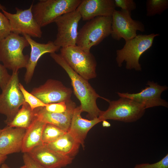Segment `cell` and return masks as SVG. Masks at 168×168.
<instances>
[{
    "mask_svg": "<svg viewBox=\"0 0 168 168\" xmlns=\"http://www.w3.org/2000/svg\"><path fill=\"white\" fill-rule=\"evenodd\" d=\"M18 73L12 72L9 82L0 94V114L6 116L7 124L13 120L20 107L25 102L19 87Z\"/></svg>",
    "mask_w": 168,
    "mask_h": 168,
    "instance_id": "obj_8",
    "label": "cell"
},
{
    "mask_svg": "<svg viewBox=\"0 0 168 168\" xmlns=\"http://www.w3.org/2000/svg\"><path fill=\"white\" fill-rule=\"evenodd\" d=\"M76 107L75 103L72 100L68 109L63 112H50L46 110L44 107H40L34 110L35 115L46 123L54 124L67 132L70 127L74 110Z\"/></svg>",
    "mask_w": 168,
    "mask_h": 168,
    "instance_id": "obj_19",
    "label": "cell"
},
{
    "mask_svg": "<svg viewBox=\"0 0 168 168\" xmlns=\"http://www.w3.org/2000/svg\"><path fill=\"white\" fill-rule=\"evenodd\" d=\"M112 37L119 41L122 38L125 41L130 40L137 35V31L143 32L145 26L141 21L134 20L131 17V13L115 9L112 16Z\"/></svg>",
    "mask_w": 168,
    "mask_h": 168,
    "instance_id": "obj_11",
    "label": "cell"
},
{
    "mask_svg": "<svg viewBox=\"0 0 168 168\" xmlns=\"http://www.w3.org/2000/svg\"><path fill=\"white\" fill-rule=\"evenodd\" d=\"M29 45L24 36L11 32L0 40V61L7 69L12 70V72L26 68L29 56L24 55L23 51Z\"/></svg>",
    "mask_w": 168,
    "mask_h": 168,
    "instance_id": "obj_2",
    "label": "cell"
},
{
    "mask_svg": "<svg viewBox=\"0 0 168 168\" xmlns=\"http://www.w3.org/2000/svg\"><path fill=\"white\" fill-rule=\"evenodd\" d=\"M44 144L52 150L73 158L81 145L68 132L55 141Z\"/></svg>",
    "mask_w": 168,
    "mask_h": 168,
    "instance_id": "obj_21",
    "label": "cell"
},
{
    "mask_svg": "<svg viewBox=\"0 0 168 168\" xmlns=\"http://www.w3.org/2000/svg\"><path fill=\"white\" fill-rule=\"evenodd\" d=\"M81 19L76 9L57 18L54 21L58 31L54 44L60 48L76 45L78 25Z\"/></svg>",
    "mask_w": 168,
    "mask_h": 168,
    "instance_id": "obj_10",
    "label": "cell"
},
{
    "mask_svg": "<svg viewBox=\"0 0 168 168\" xmlns=\"http://www.w3.org/2000/svg\"><path fill=\"white\" fill-rule=\"evenodd\" d=\"M160 35L159 34L137 35L132 40L125 42L122 48L116 51V62L120 67L125 62L126 68L141 71L142 67L139 63L141 56L152 46L154 38Z\"/></svg>",
    "mask_w": 168,
    "mask_h": 168,
    "instance_id": "obj_3",
    "label": "cell"
},
{
    "mask_svg": "<svg viewBox=\"0 0 168 168\" xmlns=\"http://www.w3.org/2000/svg\"><path fill=\"white\" fill-rule=\"evenodd\" d=\"M50 56L67 73L71 80L74 94L80 102L83 112L87 113V117L93 119L98 118L101 110L98 107L96 100L101 98L86 80L75 72L68 64L60 54L56 53L50 54Z\"/></svg>",
    "mask_w": 168,
    "mask_h": 168,
    "instance_id": "obj_1",
    "label": "cell"
},
{
    "mask_svg": "<svg viewBox=\"0 0 168 168\" xmlns=\"http://www.w3.org/2000/svg\"><path fill=\"white\" fill-rule=\"evenodd\" d=\"M60 51L62 58L79 75L88 80L96 77L97 63L90 52H86L77 45L61 48Z\"/></svg>",
    "mask_w": 168,
    "mask_h": 168,
    "instance_id": "obj_7",
    "label": "cell"
},
{
    "mask_svg": "<svg viewBox=\"0 0 168 168\" xmlns=\"http://www.w3.org/2000/svg\"><path fill=\"white\" fill-rule=\"evenodd\" d=\"M30 93L44 103L48 104L71 100L72 91L61 82L49 79L43 84L33 88Z\"/></svg>",
    "mask_w": 168,
    "mask_h": 168,
    "instance_id": "obj_13",
    "label": "cell"
},
{
    "mask_svg": "<svg viewBox=\"0 0 168 168\" xmlns=\"http://www.w3.org/2000/svg\"><path fill=\"white\" fill-rule=\"evenodd\" d=\"M112 16H98L88 21L80 29L76 45L86 52L111 35Z\"/></svg>",
    "mask_w": 168,
    "mask_h": 168,
    "instance_id": "obj_4",
    "label": "cell"
},
{
    "mask_svg": "<svg viewBox=\"0 0 168 168\" xmlns=\"http://www.w3.org/2000/svg\"><path fill=\"white\" fill-rule=\"evenodd\" d=\"M33 2L29 8L23 10L16 7V13L2 11L9 21L12 32L23 35L40 38L42 34L41 27L35 19L32 12Z\"/></svg>",
    "mask_w": 168,
    "mask_h": 168,
    "instance_id": "obj_9",
    "label": "cell"
},
{
    "mask_svg": "<svg viewBox=\"0 0 168 168\" xmlns=\"http://www.w3.org/2000/svg\"><path fill=\"white\" fill-rule=\"evenodd\" d=\"M2 131V129H0V133H1Z\"/></svg>",
    "mask_w": 168,
    "mask_h": 168,
    "instance_id": "obj_36",
    "label": "cell"
},
{
    "mask_svg": "<svg viewBox=\"0 0 168 168\" xmlns=\"http://www.w3.org/2000/svg\"><path fill=\"white\" fill-rule=\"evenodd\" d=\"M0 10L2 11H6V9L4 6L2 5L0 3Z\"/></svg>",
    "mask_w": 168,
    "mask_h": 168,
    "instance_id": "obj_35",
    "label": "cell"
},
{
    "mask_svg": "<svg viewBox=\"0 0 168 168\" xmlns=\"http://www.w3.org/2000/svg\"><path fill=\"white\" fill-rule=\"evenodd\" d=\"M67 132L54 124L46 123L42 132L43 143L47 144L54 142Z\"/></svg>",
    "mask_w": 168,
    "mask_h": 168,
    "instance_id": "obj_23",
    "label": "cell"
},
{
    "mask_svg": "<svg viewBox=\"0 0 168 168\" xmlns=\"http://www.w3.org/2000/svg\"><path fill=\"white\" fill-rule=\"evenodd\" d=\"M82 112L80 105L75 108L70 127L67 132L84 148V140L88 132L94 126L102 121L98 118L90 120L83 119L81 115Z\"/></svg>",
    "mask_w": 168,
    "mask_h": 168,
    "instance_id": "obj_18",
    "label": "cell"
},
{
    "mask_svg": "<svg viewBox=\"0 0 168 168\" xmlns=\"http://www.w3.org/2000/svg\"><path fill=\"white\" fill-rule=\"evenodd\" d=\"M146 84L148 86L138 93L118 92L117 94L120 97L128 98L140 104L145 109L158 106L168 107L167 101L161 98L162 92L166 90L168 87L153 81H148Z\"/></svg>",
    "mask_w": 168,
    "mask_h": 168,
    "instance_id": "obj_12",
    "label": "cell"
},
{
    "mask_svg": "<svg viewBox=\"0 0 168 168\" xmlns=\"http://www.w3.org/2000/svg\"><path fill=\"white\" fill-rule=\"evenodd\" d=\"M108 109L102 111L98 118L102 121L111 119L125 123L135 122L144 114L146 109L140 104L130 99L121 97L115 100H106Z\"/></svg>",
    "mask_w": 168,
    "mask_h": 168,
    "instance_id": "obj_6",
    "label": "cell"
},
{
    "mask_svg": "<svg viewBox=\"0 0 168 168\" xmlns=\"http://www.w3.org/2000/svg\"><path fill=\"white\" fill-rule=\"evenodd\" d=\"M134 168H168V154L157 162L153 164H137Z\"/></svg>",
    "mask_w": 168,
    "mask_h": 168,
    "instance_id": "obj_28",
    "label": "cell"
},
{
    "mask_svg": "<svg viewBox=\"0 0 168 168\" xmlns=\"http://www.w3.org/2000/svg\"><path fill=\"white\" fill-rule=\"evenodd\" d=\"M23 159L27 168H44L35 161L27 153H24Z\"/></svg>",
    "mask_w": 168,
    "mask_h": 168,
    "instance_id": "obj_31",
    "label": "cell"
},
{
    "mask_svg": "<svg viewBox=\"0 0 168 168\" xmlns=\"http://www.w3.org/2000/svg\"><path fill=\"white\" fill-rule=\"evenodd\" d=\"M1 168H10L7 164L3 163L2 164ZM20 168H27L26 166L24 165L21 166Z\"/></svg>",
    "mask_w": 168,
    "mask_h": 168,
    "instance_id": "obj_34",
    "label": "cell"
},
{
    "mask_svg": "<svg viewBox=\"0 0 168 168\" xmlns=\"http://www.w3.org/2000/svg\"><path fill=\"white\" fill-rule=\"evenodd\" d=\"M82 0H40L33 5L34 17L41 27L54 22L58 17L75 11Z\"/></svg>",
    "mask_w": 168,
    "mask_h": 168,
    "instance_id": "obj_5",
    "label": "cell"
},
{
    "mask_svg": "<svg viewBox=\"0 0 168 168\" xmlns=\"http://www.w3.org/2000/svg\"><path fill=\"white\" fill-rule=\"evenodd\" d=\"M28 41L31 47L30 55L26 67L24 81L26 84L31 81L34 75L35 68L40 57L47 53H55L60 48L55 45L54 42L49 41L47 43H38L27 35H23Z\"/></svg>",
    "mask_w": 168,
    "mask_h": 168,
    "instance_id": "obj_16",
    "label": "cell"
},
{
    "mask_svg": "<svg viewBox=\"0 0 168 168\" xmlns=\"http://www.w3.org/2000/svg\"><path fill=\"white\" fill-rule=\"evenodd\" d=\"M115 7L120 8L121 10L131 13L136 8V5L133 0H114Z\"/></svg>",
    "mask_w": 168,
    "mask_h": 168,
    "instance_id": "obj_29",
    "label": "cell"
},
{
    "mask_svg": "<svg viewBox=\"0 0 168 168\" xmlns=\"http://www.w3.org/2000/svg\"><path fill=\"white\" fill-rule=\"evenodd\" d=\"M11 75L8 73L7 69L0 63V88L3 90L9 82Z\"/></svg>",
    "mask_w": 168,
    "mask_h": 168,
    "instance_id": "obj_30",
    "label": "cell"
},
{
    "mask_svg": "<svg viewBox=\"0 0 168 168\" xmlns=\"http://www.w3.org/2000/svg\"><path fill=\"white\" fill-rule=\"evenodd\" d=\"M19 87L25 102L28 104L32 110L38 107H44L47 105V104L44 103L30 93L20 83L19 84Z\"/></svg>",
    "mask_w": 168,
    "mask_h": 168,
    "instance_id": "obj_25",
    "label": "cell"
},
{
    "mask_svg": "<svg viewBox=\"0 0 168 168\" xmlns=\"http://www.w3.org/2000/svg\"><path fill=\"white\" fill-rule=\"evenodd\" d=\"M26 129L7 126L0 133V154L7 155L21 152Z\"/></svg>",
    "mask_w": 168,
    "mask_h": 168,
    "instance_id": "obj_17",
    "label": "cell"
},
{
    "mask_svg": "<svg viewBox=\"0 0 168 168\" xmlns=\"http://www.w3.org/2000/svg\"><path fill=\"white\" fill-rule=\"evenodd\" d=\"M27 153L44 168H62L71 164L73 159L49 149L44 144L36 147Z\"/></svg>",
    "mask_w": 168,
    "mask_h": 168,
    "instance_id": "obj_14",
    "label": "cell"
},
{
    "mask_svg": "<svg viewBox=\"0 0 168 168\" xmlns=\"http://www.w3.org/2000/svg\"><path fill=\"white\" fill-rule=\"evenodd\" d=\"M36 116L31 124L26 130L21 151L23 153H28L36 147L43 144L42 139V134L46 123L40 117Z\"/></svg>",
    "mask_w": 168,
    "mask_h": 168,
    "instance_id": "obj_20",
    "label": "cell"
},
{
    "mask_svg": "<svg viewBox=\"0 0 168 168\" xmlns=\"http://www.w3.org/2000/svg\"><path fill=\"white\" fill-rule=\"evenodd\" d=\"M72 100L67 101L51 103L47 104L44 107L47 111L56 113H60L65 111L68 108L69 104Z\"/></svg>",
    "mask_w": 168,
    "mask_h": 168,
    "instance_id": "obj_26",
    "label": "cell"
},
{
    "mask_svg": "<svg viewBox=\"0 0 168 168\" xmlns=\"http://www.w3.org/2000/svg\"><path fill=\"white\" fill-rule=\"evenodd\" d=\"M115 6L114 0H82L76 10L83 21L98 16H112Z\"/></svg>",
    "mask_w": 168,
    "mask_h": 168,
    "instance_id": "obj_15",
    "label": "cell"
},
{
    "mask_svg": "<svg viewBox=\"0 0 168 168\" xmlns=\"http://www.w3.org/2000/svg\"><path fill=\"white\" fill-rule=\"evenodd\" d=\"M102 126L103 127H109L110 126V124L106 121V120H103L102 121Z\"/></svg>",
    "mask_w": 168,
    "mask_h": 168,
    "instance_id": "obj_33",
    "label": "cell"
},
{
    "mask_svg": "<svg viewBox=\"0 0 168 168\" xmlns=\"http://www.w3.org/2000/svg\"><path fill=\"white\" fill-rule=\"evenodd\" d=\"M36 116L35 110H32L29 105L25 102L22 105L13 120L7 126L14 128L27 129L30 125Z\"/></svg>",
    "mask_w": 168,
    "mask_h": 168,
    "instance_id": "obj_22",
    "label": "cell"
},
{
    "mask_svg": "<svg viewBox=\"0 0 168 168\" xmlns=\"http://www.w3.org/2000/svg\"><path fill=\"white\" fill-rule=\"evenodd\" d=\"M7 156L0 154V165H2L7 159Z\"/></svg>",
    "mask_w": 168,
    "mask_h": 168,
    "instance_id": "obj_32",
    "label": "cell"
},
{
    "mask_svg": "<svg viewBox=\"0 0 168 168\" xmlns=\"http://www.w3.org/2000/svg\"><path fill=\"white\" fill-rule=\"evenodd\" d=\"M168 8V0H147L146 2L147 16L150 17L161 15Z\"/></svg>",
    "mask_w": 168,
    "mask_h": 168,
    "instance_id": "obj_24",
    "label": "cell"
},
{
    "mask_svg": "<svg viewBox=\"0 0 168 168\" xmlns=\"http://www.w3.org/2000/svg\"><path fill=\"white\" fill-rule=\"evenodd\" d=\"M12 32L9 20L0 12V40L2 39Z\"/></svg>",
    "mask_w": 168,
    "mask_h": 168,
    "instance_id": "obj_27",
    "label": "cell"
}]
</instances>
